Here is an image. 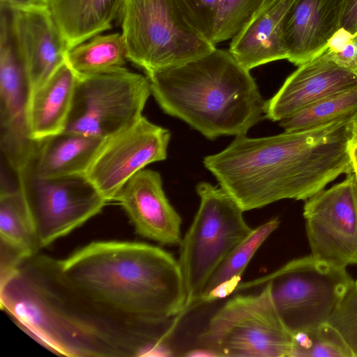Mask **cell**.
Here are the masks:
<instances>
[{
    "label": "cell",
    "mask_w": 357,
    "mask_h": 357,
    "mask_svg": "<svg viewBox=\"0 0 357 357\" xmlns=\"http://www.w3.org/2000/svg\"><path fill=\"white\" fill-rule=\"evenodd\" d=\"M178 262L145 243L92 242L65 259L37 253L0 285V305L68 357L170 356L165 325L184 312Z\"/></svg>",
    "instance_id": "1"
},
{
    "label": "cell",
    "mask_w": 357,
    "mask_h": 357,
    "mask_svg": "<svg viewBox=\"0 0 357 357\" xmlns=\"http://www.w3.org/2000/svg\"><path fill=\"white\" fill-rule=\"evenodd\" d=\"M351 118L269 137L236 136L206 156L204 165L244 212L285 199L306 200L353 172Z\"/></svg>",
    "instance_id": "2"
},
{
    "label": "cell",
    "mask_w": 357,
    "mask_h": 357,
    "mask_svg": "<svg viewBox=\"0 0 357 357\" xmlns=\"http://www.w3.org/2000/svg\"><path fill=\"white\" fill-rule=\"evenodd\" d=\"M146 75L161 109L208 139L245 135L265 117L266 101L250 70L229 50L215 48L192 61Z\"/></svg>",
    "instance_id": "3"
},
{
    "label": "cell",
    "mask_w": 357,
    "mask_h": 357,
    "mask_svg": "<svg viewBox=\"0 0 357 357\" xmlns=\"http://www.w3.org/2000/svg\"><path fill=\"white\" fill-rule=\"evenodd\" d=\"M199 208L179 245L184 312L195 307L211 277L229 254L252 231L243 211L221 187L202 181L196 186Z\"/></svg>",
    "instance_id": "4"
},
{
    "label": "cell",
    "mask_w": 357,
    "mask_h": 357,
    "mask_svg": "<svg viewBox=\"0 0 357 357\" xmlns=\"http://www.w3.org/2000/svg\"><path fill=\"white\" fill-rule=\"evenodd\" d=\"M119 15L127 59L146 73L216 48L189 23L177 0H124Z\"/></svg>",
    "instance_id": "5"
},
{
    "label": "cell",
    "mask_w": 357,
    "mask_h": 357,
    "mask_svg": "<svg viewBox=\"0 0 357 357\" xmlns=\"http://www.w3.org/2000/svg\"><path fill=\"white\" fill-rule=\"evenodd\" d=\"M352 281L345 267L311 255L239 283L235 291L267 285L280 319L294 335L327 323Z\"/></svg>",
    "instance_id": "6"
},
{
    "label": "cell",
    "mask_w": 357,
    "mask_h": 357,
    "mask_svg": "<svg viewBox=\"0 0 357 357\" xmlns=\"http://www.w3.org/2000/svg\"><path fill=\"white\" fill-rule=\"evenodd\" d=\"M236 295L210 319L199 337L216 356L290 357L293 335L280 319L267 285Z\"/></svg>",
    "instance_id": "7"
},
{
    "label": "cell",
    "mask_w": 357,
    "mask_h": 357,
    "mask_svg": "<svg viewBox=\"0 0 357 357\" xmlns=\"http://www.w3.org/2000/svg\"><path fill=\"white\" fill-rule=\"evenodd\" d=\"M151 94L148 77L126 68L77 77L63 131L105 139L139 120Z\"/></svg>",
    "instance_id": "8"
},
{
    "label": "cell",
    "mask_w": 357,
    "mask_h": 357,
    "mask_svg": "<svg viewBox=\"0 0 357 357\" xmlns=\"http://www.w3.org/2000/svg\"><path fill=\"white\" fill-rule=\"evenodd\" d=\"M16 174L40 249L83 225L107 203L84 174L42 178L26 166Z\"/></svg>",
    "instance_id": "9"
},
{
    "label": "cell",
    "mask_w": 357,
    "mask_h": 357,
    "mask_svg": "<svg viewBox=\"0 0 357 357\" xmlns=\"http://www.w3.org/2000/svg\"><path fill=\"white\" fill-rule=\"evenodd\" d=\"M26 70L13 33L12 10L0 8V148L17 174L31 160L36 141L27 121L30 96Z\"/></svg>",
    "instance_id": "10"
},
{
    "label": "cell",
    "mask_w": 357,
    "mask_h": 357,
    "mask_svg": "<svg viewBox=\"0 0 357 357\" xmlns=\"http://www.w3.org/2000/svg\"><path fill=\"white\" fill-rule=\"evenodd\" d=\"M303 216L312 255L345 268L357 264V176L354 172L306 199Z\"/></svg>",
    "instance_id": "11"
},
{
    "label": "cell",
    "mask_w": 357,
    "mask_h": 357,
    "mask_svg": "<svg viewBox=\"0 0 357 357\" xmlns=\"http://www.w3.org/2000/svg\"><path fill=\"white\" fill-rule=\"evenodd\" d=\"M171 138L168 129L145 116L105 138L85 175L107 202L148 165L166 159Z\"/></svg>",
    "instance_id": "12"
},
{
    "label": "cell",
    "mask_w": 357,
    "mask_h": 357,
    "mask_svg": "<svg viewBox=\"0 0 357 357\" xmlns=\"http://www.w3.org/2000/svg\"><path fill=\"white\" fill-rule=\"evenodd\" d=\"M114 201L123 208L141 236L162 245H180L182 219L167 198L158 172L139 171L124 184Z\"/></svg>",
    "instance_id": "13"
},
{
    "label": "cell",
    "mask_w": 357,
    "mask_h": 357,
    "mask_svg": "<svg viewBox=\"0 0 357 357\" xmlns=\"http://www.w3.org/2000/svg\"><path fill=\"white\" fill-rule=\"evenodd\" d=\"M357 86V74L343 68L324 52L298 66L266 103L265 117L287 119L305 107L340 91Z\"/></svg>",
    "instance_id": "14"
},
{
    "label": "cell",
    "mask_w": 357,
    "mask_h": 357,
    "mask_svg": "<svg viewBox=\"0 0 357 357\" xmlns=\"http://www.w3.org/2000/svg\"><path fill=\"white\" fill-rule=\"evenodd\" d=\"M12 24L31 92L66 62L68 49L47 6L12 8Z\"/></svg>",
    "instance_id": "15"
},
{
    "label": "cell",
    "mask_w": 357,
    "mask_h": 357,
    "mask_svg": "<svg viewBox=\"0 0 357 357\" xmlns=\"http://www.w3.org/2000/svg\"><path fill=\"white\" fill-rule=\"evenodd\" d=\"M343 0H295L283 22L287 60L300 66L321 54L340 28Z\"/></svg>",
    "instance_id": "16"
},
{
    "label": "cell",
    "mask_w": 357,
    "mask_h": 357,
    "mask_svg": "<svg viewBox=\"0 0 357 357\" xmlns=\"http://www.w3.org/2000/svg\"><path fill=\"white\" fill-rule=\"evenodd\" d=\"M295 0H265L231 38L229 51L248 70L287 59L282 37L284 17Z\"/></svg>",
    "instance_id": "17"
},
{
    "label": "cell",
    "mask_w": 357,
    "mask_h": 357,
    "mask_svg": "<svg viewBox=\"0 0 357 357\" xmlns=\"http://www.w3.org/2000/svg\"><path fill=\"white\" fill-rule=\"evenodd\" d=\"M77 76L65 62L42 85L30 93L27 121L36 141L65 130Z\"/></svg>",
    "instance_id": "18"
},
{
    "label": "cell",
    "mask_w": 357,
    "mask_h": 357,
    "mask_svg": "<svg viewBox=\"0 0 357 357\" xmlns=\"http://www.w3.org/2000/svg\"><path fill=\"white\" fill-rule=\"evenodd\" d=\"M103 139L68 131L44 137L26 166L42 178L85 174Z\"/></svg>",
    "instance_id": "19"
},
{
    "label": "cell",
    "mask_w": 357,
    "mask_h": 357,
    "mask_svg": "<svg viewBox=\"0 0 357 357\" xmlns=\"http://www.w3.org/2000/svg\"><path fill=\"white\" fill-rule=\"evenodd\" d=\"M124 0H47L69 50L112 27Z\"/></svg>",
    "instance_id": "20"
},
{
    "label": "cell",
    "mask_w": 357,
    "mask_h": 357,
    "mask_svg": "<svg viewBox=\"0 0 357 357\" xmlns=\"http://www.w3.org/2000/svg\"><path fill=\"white\" fill-rule=\"evenodd\" d=\"M279 225L280 220L274 218L253 229L212 275L195 306L225 297L235 291L251 259Z\"/></svg>",
    "instance_id": "21"
},
{
    "label": "cell",
    "mask_w": 357,
    "mask_h": 357,
    "mask_svg": "<svg viewBox=\"0 0 357 357\" xmlns=\"http://www.w3.org/2000/svg\"><path fill=\"white\" fill-rule=\"evenodd\" d=\"M126 48L122 33L98 34L67 50L66 63L77 77L126 68Z\"/></svg>",
    "instance_id": "22"
},
{
    "label": "cell",
    "mask_w": 357,
    "mask_h": 357,
    "mask_svg": "<svg viewBox=\"0 0 357 357\" xmlns=\"http://www.w3.org/2000/svg\"><path fill=\"white\" fill-rule=\"evenodd\" d=\"M0 247L26 259L40 250L33 225L19 188L0 191Z\"/></svg>",
    "instance_id": "23"
},
{
    "label": "cell",
    "mask_w": 357,
    "mask_h": 357,
    "mask_svg": "<svg viewBox=\"0 0 357 357\" xmlns=\"http://www.w3.org/2000/svg\"><path fill=\"white\" fill-rule=\"evenodd\" d=\"M357 114V86L329 95L280 121L287 132L308 130Z\"/></svg>",
    "instance_id": "24"
},
{
    "label": "cell",
    "mask_w": 357,
    "mask_h": 357,
    "mask_svg": "<svg viewBox=\"0 0 357 357\" xmlns=\"http://www.w3.org/2000/svg\"><path fill=\"white\" fill-rule=\"evenodd\" d=\"M290 357H356L340 333L325 323L293 335Z\"/></svg>",
    "instance_id": "25"
},
{
    "label": "cell",
    "mask_w": 357,
    "mask_h": 357,
    "mask_svg": "<svg viewBox=\"0 0 357 357\" xmlns=\"http://www.w3.org/2000/svg\"><path fill=\"white\" fill-rule=\"evenodd\" d=\"M265 0H220L213 44L231 39Z\"/></svg>",
    "instance_id": "26"
},
{
    "label": "cell",
    "mask_w": 357,
    "mask_h": 357,
    "mask_svg": "<svg viewBox=\"0 0 357 357\" xmlns=\"http://www.w3.org/2000/svg\"><path fill=\"white\" fill-rule=\"evenodd\" d=\"M328 323L340 333L357 357V280L348 287Z\"/></svg>",
    "instance_id": "27"
},
{
    "label": "cell",
    "mask_w": 357,
    "mask_h": 357,
    "mask_svg": "<svg viewBox=\"0 0 357 357\" xmlns=\"http://www.w3.org/2000/svg\"><path fill=\"white\" fill-rule=\"evenodd\" d=\"M177 1L189 23L202 36L213 44L220 0H177Z\"/></svg>",
    "instance_id": "28"
},
{
    "label": "cell",
    "mask_w": 357,
    "mask_h": 357,
    "mask_svg": "<svg viewBox=\"0 0 357 357\" xmlns=\"http://www.w3.org/2000/svg\"><path fill=\"white\" fill-rule=\"evenodd\" d=\"M324 53L339 66L357 74V33L338 50Z\"/></svg>",
    "instance_id": "29"
},
{
    "label": "cell",
    "mask_w": 357,
    "mask_h": 357,
    "mask_svg": "<svg viewBox=\"0 0 357 357\" xmlns=\"http://www.w3.org/2000/svg\"><path fill=\"white\" fill-rule=\"evenodd\" d=\"M340 27L357 33V0H343Z\"/></svg>",
    "instance_id": "30"
},
{
    "label": "cell",
    "mask_w": 357,
    "mask_h": 357,
    "mask_svg": "<svg viewBox=\"0 0 357 357\" xmlns=\"http://www.w3.org/2000/svg\"><path fill=\"white\" fill-rule=\"evenodd\" d=\"M1 3L15 9H26L41 6H47L40 0H0Z\"/></svg>",
    "instance_id": "31"
},
{
    "label": "cell",
    "mask_w": 357,
    "mask_h": 357,
    "mask_svg": "<svg viewBox=\"0 0 357 357\" xmlns=\"http://www.w3.org/2000/svg\"><path fill=\"white\" fill-rule=\"evenodd\" d=\"M350 133V148L357 146V114H356L351 119L349 123Z\"/></svg>",
    "instance_id": "32"
},
{
    "label": "cell",
    "mask_w": 357,
    "mask_h": 357,
    "mask_svg": "<svg viewBox=\"0 0 357 357\" xmlns=\"http://www.w3.org/2000/svg\"><path fill=\"white\" fill-rule=\"evenodd\" d=\"M185 356H216L214 352L211 350L203 347L202 349H199L196 350H192L189 351L188 354H186Z\"/></svg>",
    "instance_id": "33"
},
{
    "label": "cell",
    "mask_w": 357,
    "mask_h": 357,
    "mask_svg": "<svg viewBox=\"0 0 357 357\" xmlns=\"http://www.w3.org/2000/svg\"><path fill=\"white\" fill-rule=\"evenodd\" d=\"M350 155L353 165V172L357 176V146L350 148Z\"/></svg>",
    "instance_id": "34"
},
{
    "label": "cell",
    "mask_w": 357,
    "mask_h": 357,
    "mask_svg": "<svg viewBox=\"0 0 357 357\" xmlns=\"http://www.w3.org/2000/svg\"><path fill=\"white\" fill-rule=\"evenodd\" d=\"M40 1L47 5V0H40Z\"/></svg>",
    "instance_id": "35"
}]
</instances>
